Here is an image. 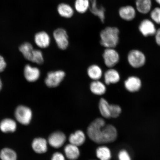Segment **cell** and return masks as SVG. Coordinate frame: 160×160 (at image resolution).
Returning <instances> with one entry per match:
<instances>
[{"label":"cell","mask_w":160,"mask_h":160,"mask_svg":"<svg viewBox=\"0 0 160 160\" xmlns=\"http://www.w3.org/2000/svg\"><path fill=\"white\" fill-rule=\"evenodd\" d=\"M87 133L92 141L99 144L113 142L118 137V132L114 126L106 125L105 120L102 118H98L90 123Z\"/></svg>","instance_id":"cell-1"},{"label":"cell","mask_w":160,"mask_h":160,"mask_svg":"<svg viewBox=\"0 0 160 160\" xmlns=\"http://www.w3.org/2000/svg\"><path fill=\"white\" fill-rule=\"evenodd\" d=\"M119 30L115 27H107L100 32L99 37L101 45L107 48H115L119 41Z\"/></svg>","instance_id":"cell-2"},{"label":"cell","mask_w":160,"mask_h":160,"mask_svg":"<svg viewBox=\"0 0 160 160\" xmlns=\"http://www.w3.org/2000/svg\"><path fill=\"white\" fill-rule=\"evenodd\" d=\"M32 112L29 108L21 105L16 108L15 117L16 120L21 124L27 125L31 123L32 118Z\"/></svg>","instance_id":"cell-3"},{"label":"cell","mask_w":160,"mask_h":160,"mask_svg":"<svg viewBox=\"0 0 160 160\" xmlns=\"http://www.w3.org/2000/svg\"><path fill=\"white\" fill-rule=\"evenodd\" d=\"M54 39L59 49L64 50L69 45V36L66 30L62 28H58L53 32Z\"/></svg>","instance_id":"cell-4"},{"label":"cell","mask_w":160,"mask_h":160,"mask_svg":"<svg viewBox=\"0 0 160 160\" xmlns=\"http://www.w3.org/2000/svg\"><path fill=\"white\" fill-rule=\"evenodd\" d=\"M128 61L132 67L138 68L145 64L146 58L142 52L138 50L134 49L130 51L128 54Z\"/></svg>","instance_id":"cell-5"},{"label":"cell","mask_w":160,"mask_h":160,"mask_svg":"<svg viewBox=\"0 0 160 160\" xmlns=\"http://www.w3.org/2000/svg\"><path fill=\"white\" fill-rule=\"evenodd\" d=\"M65 76V72L61 70L50 72L45 79V84L50 88L57 87L63 81Z\"/></svg>","instance_id":"cell-6"},{"label":"cell","mask_w":160,"mask_h":160,"mask_svg":"<svg viewBox=\"0 0 160 160\" xmlns=\"http://www.w3.org/2000/svg\"><path fill=\"white\" fill-rule=\"evenodd\" d=\"M103 57L105 65L109 68L114 67L119 62L120 60L119 53L114 48H106Z\"/></svg>","instance_id":"cell-7"},{"label":"cell","mask_w":160,"mask_h":160,"mask_svg":"<svg viewBox=\"0 0 160 160\" xmlns=\"http://www.w3.org/2000/svg\"><path fill=\"white\" fill-rule=\"evenodd\" d=\"M67 140L65 133L60 131L53 132L49 136L48 142L52 147L58 149L64 144Z\"/></svg>","instance_id":"cell-8"},{"label":"cell","mask_w":160,"mask_h":160,"mask_svg":"<svg viewBox=\"0 0 160 160\" xmlns=\"http://www.w3.org/2000/svg\"><path fill=\"white\" fill-rule=\"evenodd\" d=\"M139 30L142 35L145 37L155 35L157 31L154 22L148 19H145L141 22L139 26Z\"/></svg>","instance_id":"cell-9"},{"label":"cell","mask_w":160,"mask_h":160,"mask_svg":"<svg viewBox=\"0 0 160 160\" xmlns=\"http://www.w3.org/2000/svg\"><path fill=\"white\" fill-rule=\"evenodd\" d=\"M51 38L49 33L45 31L38 32L34 36V42L38 47L42 49L48 47L51 44Z\"/></svg>","instance_id":"cell-10"},{"label":"cell","mask_w":160,"mask_h":160,"mask_svg":"<svg viewBox=\"0 0 160 160\" xmlns=\"http://www.w3.org/2000/svg\"><path fill=\"white\" fill-rule=\"evenodd\" d=\"M24 76L25 79L29 82H34L39 79L41 72L38 68L27 65L24 69Z\"/></svg>","instance_id":"cell-11"},{"label":"cell","mask_w":160,"mask_h":160,"mask_svg":"<svg viewBox=\"0 0 160 160\" xmlns=\"http://www.w3.org/2000/svg\"><path fill=\"white\" fill-rule=\"evenodd\" d=\"M57 12L62 18L65 19H70L74 15L75 11L73 7L69 4L62 2L57 6Z\"/></svg>","instance_id":"cell-12"},{"label":"cell","mask_w":160,"mask_h":160,"mask_svg":"<svg viewBox=\"0 0 160 160\" xmlns=\"http://www.w3.org/2000/svg\"><path fill=\"white\" fill-rule=\"evenodd\" d=\"M142 82L139 78L131 76L126 80L124 82L125 89L130 92L138 91L142 87Z\"/></svg>","instance_id":"cell-13"},{"label":"cell","mask_w":160,"mask_h":160,"mask_svg":"<svg viewBox=\"0 0 160 160\" xmlns=\"http://www.w3.org/2000/svg\"><path fill=\"white\" fill-rule=\"evenodd\" d=\"M89 11L92 14L97 17L102 23L105 22V9L102 6L97 4V0H90Z\"/></svg>","instance_id":"cell-14"},{"label":"cell","mask_w":160,"mask_h":160,"mask_svg":"<svg viewBox=\"0 0 160 160\" xmlns=\"http://www.w3.org/2000/svg\"><path fill=\"white\" fill-rule=\"evenodd\" d=\"M118 13L122 19L126 21H130L134 19L135 18L136 11L132 6L127 5L120 8Z\"/></svg>","instance_id":"cell-15"},{"label":"cell","mask_w":160,"mask_h":160,"mask_svg":"<svg viewBox=\"0 0 160 160\" xmlns=\"http://www.w3.org/2000/svg\"><path fill=\"white\" fill-rule=\"evenodd\" d=\"M48 141L43 138H36L32 142V148L38 154L44 153L48 151Z\"/></svg>","instance_id":"cell-16"},{"label":"cell","mask_w":160,"mask_h":160,"mask_svg":"<svg viewBox=\"0 0 160 160\" xmlns=\"http://www.w3.org/2000/svg\"><path fill=\"white\" fill-rule=\"evenodd\" d=\"M86 141V136L81 130H77L69 136L70 143L79 147L83 145Z\"/></svg>","instance_id":"cell-17"},{"label":"cell","mask_w":160,"mask_h":160,"mask_svg":"<svg viewBox=\"0 0 160 160\" xmlns=\"http://www.w3.org/2000/svg\"><path fill=\"white\" fill-rule=\"evenodd\" d=\"M17 123L14 120L5 118L0 122V130L3 133H13L17 129Z\"/></svg>","instance_id":"cell-18"},{"label":"cell","mask_w":160,"mask_h":160,"mask_svg":"<svg viewBox=\"0 0 160 160\" xmlns=\"http://www.w3.org/2000/svg\"><path fill=\"white\" fill-rule=\"evenodd\" d=\"M104 78L105 83L108 85L118 82L121 78L119 72L112 68L110 69L105 72Z\"/></svg>","instance_id":"cell-19"},{"label":"cell","mask_w":160,"mask_h":160,"mask_svg":"<svg viewBox=\"0 0 160 160\" xmlns=\"http://www.w3.org/2000/svg\"><path fill=\"white\" fill-rule=\"evenodd\" d=\"M19 50L25 59L32 61L35 49L31 43L26 42L22 44L19 47Z\"/></svg>","instance_id":"cell-20"},{"label":"cell","mask_w":160,"mask_h":160,"mask_svg":"<svg viewBox=\"0 0 160 160\" xmlns=\"http://www.w3.org/2000/svg\"><path fill=\"white\" fill-rule=\"evenodd\" d=\"M64 151L66 157L69 160H76L80 157V151L78 147L72 144L66 145Z\"/></svg>","instance_id":"cell-21"},{"label":"cell","mask_w":160,"mask_h":160,"mask_svg":"<svg viewBox=\"0 0 160 160\" xmlns=\"http://www.w3.org/2000/svg\"><path fill=\"white\" fill-rule=\"evenodd\" d=\"M136 9L139 12L146 14L151 11L152 0H136Z\"/></svg>","instance_id":"cell-22"},{"label":"cell","mask_w":160,"mask_h":160,"mask_svg":"<svg viewBox=\"0 0 160 160\" xmlns=\"http://www.w3.org/2000/svg\"><path fill=\"white\" fill-rule=\"evenodd\" d=\"M90 4V0H75L73 7L75 12L83 14L89 11Z\"/></svg>","instance_id":"cell-23"},{"label":"cell","mask_w":160,"mask_h":160,"mask_svg":"<svg viewBox=\"0 0 160 160\" xmlns=\"http://www.w3.org/2000/svg\"><path fill=\"white\" fill-rule=\"evenodd\" d=\"M90 89L94 94L99 96L104 94L107 91L105 85L99 80L92 82L90 85Z\"/></svg>","instance_id":"cell-24"},{"label":"cell","mask_w":160,"mask_h":160,"mask_svg":"<svg viewBox=\"0 0 160 160\" xmlns=\"http://www.w3.org/2000/svg\"><path fill=\"white\" fill-rule=\"evenodd\" d=\"M88 76L93 81L99 80L103 75V72L98 65H93L90 66L87 70Z\"/></svg>","instance_id":"cell-25"},{"label":"cell","mask_w":160,"mask_h":160,"mask_svg":"<svg viewBox=\"0 0 160 160\" xmlns=\"http://www.w3.org/2000/svg\"><path fill=\"white\" fill-rule=\"evenodd\" d=\"M96 155L99 160H111L112 158L111 150L105 146L98 147L96 149Z\"/></svg>","instance_id":"cell-26"},{"label":"cell","mask_w":160,"mask_h":160,"mask_svg":"<svg viewBox=\"0 0 160 160\" xmlns=\"http://www.w3.org/2000/svg\"><path fill=\"white\" fill-rule=\"evenodd\" d=\"M99 108L100 113L103 118L108 119L110 116V105L107 100L104 98L100 99L99 103Z\"/></svg>","instance_id":"cell-27"},{"label":"cell","mask_w":160,"mask_h":160,"mask_svg":"<svg viewBox=\"0 0 160 160\" xmlns=\"http://www.w3.org/2000/svg\"><path fill=\"white\" fill-rule=\"evenodd\" d=\"M17 153L10 148H4L0 151V159L1 160H17Z\"/></svg>","instance_id":"cell-28"},{"label":"cell","mask_w":160,"mask_h":160,"mask_svg":"<svg viewBox=\"0 0 160 160\" xmlns=\"http://www.w3.org/2000/svg\"><path fill=\"white\" fill-rule=\"evenodd\" d=\"M150 17L154 22L160 25V7H156L151 10Z\"/></svg>","instance_id":"cell-29"},{"label":"cell","mask_w":160,"mask_h":160,"mask_svg":"<svg viewBox=\"0 0 160 160\" xmlns=\"http://www.w3.org/2000/svg\"><path fill=\"white\" fill-rule=\"evenodd\" d=\"M110 112L111 118H117L121 113V108L117 105H110Z\"/></svg>","instance_id":"cell-30"},{"label":"cell","mask_w":160,"mask_h":160,"mask_svg":"<svg viewBox=\"0 0 160 160\" xmlns=\"http://www.w3.org/2000/svg\"><path fill=\"white\" fill-rule=\"evenodd\" d=\"M118 160H132L131 155L125 149H122L118 153Z\"/></svg>","instance_id":"cell-31"},{"label":"cell","mask_w":160,"mask_h":160,"mask_svg":"<svg viewBox=\"0 0 160 160\" xmlns=\"http://www.w3.org/2000/svg\"><path fill=\"white\" fill-rule=\"evenodd\" d=\"M51 160H65L64 155L60 152H56L52 156Z\"/></svg>","instance_id":"cell-32"},{"label":"cell","mask_w":160,"mask_h":160,"mask_svg":"<svg viewBox=\"0 0 160 160\" xmlns=\"http://www.w3.org/2000/svg\"><path fill=\"white\" fill-rule=\"evenodd\" d=\"M7 67V63L4 58L0 55V73L4 71Z\"/></svg>","instance_id":"cell-33"},{"label":"cell","mask_w":160,"mask_h":160,"mask_svg":"<svg viewBox=\"0 0 160 160\" xmlns=\"http://www.w3.org/2000/svg\"><path fill=\"white\" fill-rule=\"evenodd\" d=\"M155 36L156 43L158 45L160 46V28L157 30Z\"/></svg>","instance_id":"cell-34"},{"label":"cell","mask_w":160,"mask_h":160,"mask_svg":"<svg viewBox=\"0 0 160 160\" xmlns=\"http://www.w3.org/2000/svg\"><path fill=\"white\" fill-rule=\"evenodd\" d=\"M2 82L1 78H0V92L2 89Z\"/></svg>","instance_id":"cell-35"},{"label":"cell","mask_w":160,"mask_h":160,"mask_svg":"<svg viewBox=\"0 0 160 160\" xmlns=\"http://www.w3.org/2000/svg\"><path fill=\"white\" fill-rule=\"evenodd\" d=\"M157 3L160 6V0H155Z\"/></svg>","instance_id":"cell-36"},{"label":"cell","mask_w":160,"mask_h":160,"mask_svg":"<svg viewBox=\"0 0 160 160\" xmlns=\"http://www.w3.org/2000/svg\"></svg>","instance_id":"cell-37"}]
</instances>
